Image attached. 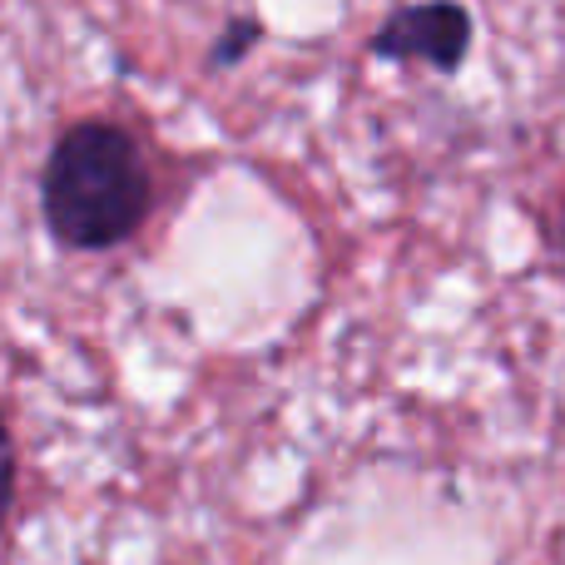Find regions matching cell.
I'll list each match as a JSON object with an SVG mask.
<instances>
[{"mask_svg": "<svg viewBox=\"0 0 565 565\" xmlns=\"http://www.w3.org/2000/svg\"><path fill=\"white\" fill-rule=\"evenodd\" d=\"M154 179L135 135L109 119H79L55 139L40 174V214L55 244L109 254L145 228Z\"/></svg>", "mask_w": 565, "mask_h": 565, "instance_id": "6da1fadb", "label": "cell"}, {"mask_svg": "<svg viewBox=\"0 0 565 565\" xmlns=\"http://www.w3.org/2000/svg\"><path fill=\"white\" fill-rule=\"evenodd\" d=\"M471 50V15L457 0H422V6H402L387 15V25L372 35V55L377 60H422L437 75H457L461 60Z\"/></svg>", "mask_w": 565, "mask_h": 565, "instance_id": "7a4b0ae2", "label": "cell"}, {"mask_svg": "<svg viewBox=\"0 0 565 565\" xmlns=\"http://www.w3.org/2000/svg\"><path fill=\"white\" fill-rule=\"evenodd\" d=\"M10 501H15V441H10L6 412H0V526L10 516Z\"/></svg>", "mask_w": 565, "mask_h": 565, "instance_id": "3957f363", "label": "cell"}, {"mask_svg": "<svg viewBox=\"0 0 565 565\" xmlns=\"http://www.w3.org/2000/svg\"><path fill=\"white\" fill-rule=\"evenodd\" d=\"M254 35H258V25H248V20H244V25H238L234 35H228V45H224V50H214V65H234V60H238V50H244Z\"/></svg>", "mask_w": 565, "mask_h": 565, "instance_id": "277c9868", "label": "cell"}, {"mask_svg": "<svg viewBox=\"0 0 565 565\" xmlns=\"http://www.w3.org/2000/svg\"><path fill=\"white\" fill-rule=\"evenodd\" d=\"M561 248H565V214H561Z\"/></svg>", "mask_w": 565, "mask_h": 565, "instance_id": "5b68a950", "label": "cell"}]
</instances>
